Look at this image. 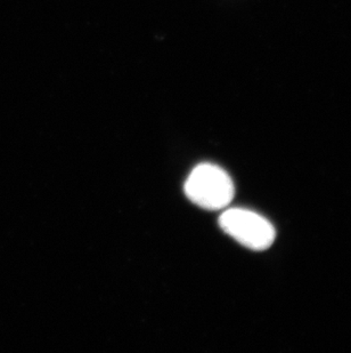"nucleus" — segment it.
Wrapping results in <instances>:
<instances>
[{"label": "nucleus", "instance_id": "obj_1", "mask_svg": "<svg viewBox=\"0 0 351 353\" xmlns=\"http://www.w3.org/2000/svg\"><path fill=\"white\" fill-rule=\"evenodd\" d=\"M185 194L201 208L220 210L232 203L235 187L222 168L212 163H201L187 177Z\"/></svg>", "mask_w": 351, "mask_h": 353}, {"label": "nucleus", "instance_id": "obj_2", "mask_svg": "<svg viewBox=\"0 0 351 353\" xmlns=\"http://www.w3.org/2000/svg\"><path fill=\"white\" fill-rule=\"evenodd\" d=\"M222 231L248 250H268L276 238V231L267 219L244 208H228L219 217Z\"/></svg>", "mask_w": 351, "mask_h": 353}]
</instances>
